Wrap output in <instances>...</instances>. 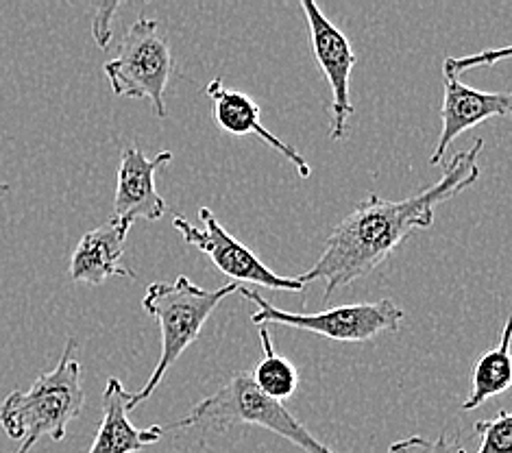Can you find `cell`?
Masks as SVG:
<instances>
[{"label":"cell","instance_id":"1","mask_svg":"<svg viewBox=\"0 0 512 453\" xmlns=\"http://www.w3.org/2000/svg\"><path fill=\"white\" fill-rule=\"evenodd\" d=\"M482 149L484 140H478L469 151L456 153L445 164L443 177L410 199L386 201L371 192L334 227L319 260L299 279L303 284L323 281V299L329 301L338 288L373 273L412 231L434 225L438 205L458 197L480 179Z\"/></svg>","mask_w":512,"mask_h":453},{"label":"cell","instance_id":"2","mask_svg":"<svg viewBox=\"0 0 512 453\" xmlns=\"http://www.w3.org/2000/svg\"><path fill=\"white\" fill-rule=\"evenodd\" d=\"M75 353L77 340L68 338L51 373L40 375L29 390H14L0 403V425L11 440H20V447L11 453H29L44 436L62 443L68 423L81 416L85 406L83 371Z\"/></svg>","mask_w":512,"mask_h":453},{"label":"cell","instance_id":"3","mask_svg":"<svg viewBox=\"0 0 512 453\" xmlns=\"http://www.w3.org/2000/svg\"><path fill=\"white\" fill-rule=\"evenodd\" d=\"M236 290L238 286L234 281H229L223 288L205 290L190 281V277L186 275H179L173 284L155 281V284L146 288L142 297V308L160 325L162 349L153 375L146 379V384L138 393H131L129 412L155 393L157 386L164 382L170 366L201 336L207 318L218 308V303L234 295Z\"/></svg>","mask_w":512,"mask_h":453},{"label":"cell","instance_id":"4","mask_svg":"<svg viewBox=\"0 0 512 453\" xmlns=\"http://www.w3.org/2000/svg\"><path fill=\"white\" fill-rule=\"evenodd\" d=\"M194 425H205L214 432H227L236 425H255L264 427V430L273 432L279 438H286L288 443L299 447L303 453H336L321 443L306 425L299 423L284 403L262 395L258 386L253 384L249 371L236 373L216 393L201 399L184 419L164 425L162 430L166 434Z\"/></svg>","mask_w":512,"mask_h":453},{"label":"cell","instance_id":"5","mask_svg":"<svg viewBox=\"0 0 512 453\" xmlns=\"http://www.w3.org/2000/svg\"><path fill=\"white\" fill-rule=\"evenodd\" d=\"M103 70L116 96L149 101L157 118L168 116L164 94L173 75V51L160 22L138 16L123 38L118 55L109 59Z\"/></svg>","mask_w":512,"mask_h":453},{"label":"cell","instance_id":"6","mask_svg":"<svg viewBox=\"0 0 512 453\" xmlns=\"http://www.w3.org/2000/svg\"><path fill=\"white\" fill-rule=\"evenodd\" d=\"M236 292L242 299L258 305V312L251 316L253 325H286L336 342H367L384 332H399L406 316L390 299L340 305L319 314H295L275 308L255 290L238 286Z\"/></svg>","mask_w":512,"mask_h":453},{"label":"cell","instance_id":"7","mask_svg":"<svg viewBox=\"0 0 512 453\" xmlns=\"http://www.w3.org/2000/svg\"><path fill=\"white\" fill-rule=\"evenodd\" d=\"M201 225H194L186 216H175L173 227L192 247H197L210 257L212 264L229 279L245 281V284L262 286L268 290L306 292V284L299 277H282L273 273L247 244L236 240L221 225L210 207H201Z\"/></svg>","mask_w":512,"mask_h":453},{"label":"cell","instance_id":"8","mask_svg":"<svg viewBox=\"0 0 512 453\" xmlns=\"http://www.w3.org/2000/svg\"><path fill=\"white\" fill-rule=\"evenodd\" d=\"M303 14L308 20L310 44L316 64L325 75L329 90H332V131L329 138L343 140L356 107L351 103V75L358 64V57L347 40V35L329 20L321 7L312 0L301 3Z\"/></svg>","mask_w":512,"mask_h":453},{"label":"cell","instance_id":"9","mask_svg":"<svg viewBox=\"0 0 512 453\" xmlns=\"http://www.w3.org/2000/svg\"><path fill=\"white\" fill-rule=\"evenodd\" d=\"M170 162H173L170 151L146 157L140 146H127L120 155L112 218L129 227L136 220H160L168 207L162 194L157 192L155 175Z\"/></svg>","mask_w":512,"mask_h":453},{"label":"cell","instance_id":"10","mask_svg":"<svg viewBox=\"0 0 512 453\" xmlns=\"http://www.w3.org/2000/svg\"><path fill=\"white\" fill-rule=\"evenodd\" d=\"M207 96H210L212 103V120L216 122L218 129H223L229 136H258L264 144L271 146L279 155L286 157L288 162L297 168L299 177L308 179L312 175V168L306 162L295 146H290L282 138H277L275 133L268 131L262 125V112L260 105L255 103L249 94L229 90L221 77L212 79L205 88Z\"/></svg>","mask_w":512,"mask_h":453},{"label":"cell","instance_id":"11","mask_svg":"<svg viewBox=\"0 0 512 453\" xmlns=\"http://www.w3.org/2000/svg\"><path fill=\"white\" fill-rule=\"evenodd\" d=\"M512 107V99L508 92H480L473 90L469 85L460 83L456 77L445 75V88H443V129L438 136V144L430 157V164L438 166L443 164V157L460 133H465L473 127L482 125L489 118H502L508 116Z\"/></svg>","mask_w":512,"mask_h":453},{"label":"cell","instance_id":"12","mask_svg":"<svg viewBox=\"0 0 512 453\" xmlns=\"http://www.w3.org/2000/svg\"><path fill=\"white\" fill-rule=\"evenodd\" d=\"M129 229V225L112 218L109 223L88 231L72 253L70 279L88 286H101L114 277L136 279V273L123 266Z\"/></svg>","mask_w":512,"mask_h":453},{"label":"cell","instance_id":"13","mask_svg":"<svg viewBox=\"0 0 512 453\" xmlns=\"http://www.w3.org/2000/svg\"><path fill=\"white\" fill-rule=\"evenodd\" d=\"M131 393L118 377H109L103 390V419L88 453H136L164 436L162 425L138 430L129 419Z\"/></svg>","mask_w":512,"mask_h":453},{"label":"cell","instance_id":"14","mask_svg":"<svg viewBox=\"0 0 512 453\" xmlns=\"http://www.w3.org/2000/svg\"><path fill=\"white\" fill-rule=\"evenodd\" d=\"M512 384V360H510V318L504 321L499 347L489 349L473 364L471 393L462 403V410L469 412L484 406L495 395H502Z\"/></svg>","mask_w":512,"mask_h":453},{"label":"cell","instance_id":"15","mask_svg":"<svg viewBox=\"0 0 512 453\" xmlns=\"http://www.w3.org/2000/svg\"><path fill=\"white\" fill-rule=\"evenodd\" d=\"M260 340H262L264 358L251 373L253 384L258 386L260 393L266 395L268 399L284 403L297 393L299 373L295 369V364L275 351L268 327H260Z\"/></svg>","mask_w":512,"mask_h":453},{"label":"cell","instance_id":"16","mask_svg":"<svg viewBox=\"0 0 512 453\" xmlns=\"http://www.w3.org/2000/svg\"><path fill=\"white\" fill-rule=\"evenodd\" d=\"M473 430L480 436L478 453H512V416L508 410H499L495 419L478 421Z\"/></svg>","mask_w":512,"mask_h":453},{"label":"cell","instance_id":"17","mask_svg":"<svg viewBox=\"0 0 512 453\" xmlns=\"http://www.w3.org/2000/svg\"><path fill=\"white\" fill-rule=\"evenodd\" d=\"M388 453H467L456 438L441 434L438 438H425V436H408L404 440H397L388 447Z\"/></svg>","mask_w":512,"mask_h":453},{"label":"cell","instance_id":"18","mask_svg":"<svg viewBox=\"0 0 512 453\" xmlns=\"http://www.w3.org/2000/svg\"><path fill=\"white\" fill-rule=\"evenodd\" d=\"M510 57V48L504 46L499 48V51H482V53H475V55H469V57H447L445 59V75L447 77H460L462 72L471 70L473 66H491V64H497V61L502 59H508Z\"/></svg>","mask_w":512,"mask_h":453},{"label":"cell","instance_id":"19","mask_svg":"<svg viewBox=\"0 0 512 453\" xmlns=\"http://www.w3.org/2000/svg\"><path fill=\"white\" fill-rule=\"evenodd\" d=\"M118 9H120V3H103V5H96L94 9L92 35H94V42L101 48H107L109 42H112V24Z\"/></svg>","mask_w":512,"mask_h":453}]
</instances>
